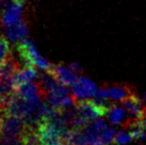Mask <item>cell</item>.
I'll use <instances>...</instances> for the list:
<instances>
[{
	"mask_svg": "<svg viewBox=\"0 0 146 145\" xmlns=\"http://www.w3.org/2000/svg\"><path fill=\"white\" fill-rule=\"evenodd\" d=\"M17 50L19 52L20 56H21L22 60L25 63V66H36L41 70L45 71V72L50 71L52 65L48 63L46 59H44L39 54L38 51L35 48L34 44H33L32 40L26 38L25 40L18 43Z\"/></svg>",
	"mask_w": 146,
	"mask_h": 145,
	"instance_id": "cell-1",
	"label": "cell"
},
{
	"mask_svg": "<svg viewBox=\"0 0 146 145\" xmlns=\"http://www.w3.org/2000/svg\"><path fill=\"white\" fill-rule=\"evenodd\" d=\"M75 107L80 117L88 123L90 121L98 119L100 116L108 114L111 107L100 105V103H96L92 99H90L76 101Z\"/></svg>",
	"mask_w": 146,
	"mask_h": 145,
	"instance_id": "cell-2",
	"label": "cell"
},
{
	"mask_svg": "<svg viewBox=\"0 0 146 145\" xmlns=\"http://www.w3.org/2000/svg\"><path fill=\"white\" fill-rule=\"evenodd\" d=\"M27 128L24 119L2 113L0 115V138L22 137Z\"/></svg>",
	"mask_w": 146,
	"mask_h": 145,
	"instance_id": "cell-3",
	"label": "cell"
},
{
	"mask_svg": "<svg viewBox=\"0 0 146 145\" xmlns=\"http://www.w3.org/2000/svg\"><path fill=\"white\" fill-rule=\"evenodd\" d=\"M46 99L51 105L59 109H68L76 103L75 99L72 93H70L67 85L61 83H59L58 85L47 95Z\"/></svg>",
	"mask_w": 146,
	"mask_h": 145,
	"instance_id": "cell-4",
	"label": "cell"
},
{
	"mask_svg": "<svg viewBox=\"0 0 146 145\" xmlns=\"http://www.w3.org/2000/svg\"><path fill=\"white\" fill-rule=\"evenodd\" d=\"M98 91V85L86 77H79L72 85L71 93L76 101L94 99Z\"/></svg>",
	"mask_w": 146,
	"mask_h": 145,
	"instance_id": "cell-5",
	"label": "cell"
},
{
	"mask_svg": "<svg viewBox=\"0 0 146 145\" xmlns=\"http://www.w3.org/2000/svg\"><path fill=\"white\" fill-rule=\"evenodd\" d=\"M122 107H124V109L126 110L127 114H128L129 118L132 121V126H134V124L136 123L137 119L140 117V115L143 112V105L141 103V101L139 97H136V95H133L131 97H127L126 99L121 103ZM131 126V127H132Z\"/></svg>",
	"mask_w": 146,
	"mask_h": 145,
	"instance_id": "cell-6",
	"label": "cell"
},
{
	"mask_svg": "<svg viewBox=\"0 0 146 145\" xmlns=\"http://www.w3.org/2000/svg\"><path fill=\"white\" fill-rule=\"evenodd\" d=\"M49 73H51L57 79L59 83H64L66 85H73L77 81V73L74 71H72L69 67L62 66V65H54L51 67Z\"/></svg>",
	"mask_w": 146,
	"mask_h": 145,
	"instance_id": "cell-7",
	"label": "cell"
},
{
	"mask_svg": "<svg viewBox=\"0 0 146 145\" xmlns=\"http://www.w3.org/2000/svg\"><path fill=\"white\" fill-rule=\"evenodd\" d=\"M4 32L8 41L12 43H20L25 40L26 36L28 35V26L24 21H21L16 25L4 27Z\"/></svg>",
	"mask_w": 146,
	"mask_h": 145,
	"instance_id": "cell-8",
	"label": "cell"
},
{
	"mask_svg": "<svg viewBox=\"0 0 146 145\" xmlns=\"http://www.w3.org/2000/svg\"><path fill=\"white\" fill-rule=\"evenodd\" d=\"M108 116L110 121L113 124H119V125H122L124 127H131L132 126V121L129 118L126 110L124 109L123 107L112 105L108 113Z\"/></svg>",
	"mask_w": 146,
	"mask_h": 145,
	"instance_id": "cell-9",
	"label": "cell"
},
{
	"mask_svg": "<svg viewBox=\"0 0 146 145\" xmlns=\"http://www.w3.org/2000/svg\"><path fill=\"white\" fill-rule=\"evenodd\" d=\"M22 18V5L13 3L6 11L1 14V22L3 27L13 26L21 22Z\"/></svg>",
	"mask_w": 146,
	"mask_h": 145,
	"instance_id": "cell-10",
	"label": "cell"
},
{
	"mask_svg": "<svg viewBox=\"0 0 146 145\" xmlns=\"http://www.w3.org/2000/svg\"><path fill=\"white\" fill-rule=\"evenodd\" d=\"M36 79H38V75H37V71L34 69V67L25 66V68L20 69L14 75L13 81L15 89H17L21 85H26L28 83H32Z\"/></svg>",
	"mask_w": 146,
	"mask_h": 145,
	"instance_id": "cell-11",
	"label": "cell"
},
{
	"mask_svg": "<svg viewBox=\"0 0 146 145\" xmlns=\"http://www.w3.org/2000/svg\"><path fill=\"white\" fill-rule=\"evenodd\" d=\"M10 55H11V52H10L7 38L0 36V64H3Z\"/></svg>",
	"mask_w": 146,
	"mask_h": 145,
	"instance_id": "cell-12",
	"label": "cell"
},
{
	"mask_svg": "<svg viewBox=\"0 0 146 145\" xmlns=\"http://www.w3.org/2000/svg\"><path fill=\"white\" fill-rule=\"evenodd\" d=\"M132 140L134 139H133L130 132H125L123 130H120V131H118L116 133L113 143L116 145H125V144H128Z\"/></svg>",
	"mask_w": 146,
	"mask_h": 145,
	"instance_id": "cell-13",
	"label": "cell"
},
{
	"mask_svg": "<svg viewBox=\"0 0 146 145\" xmlns=\"http://www.w3.org/2000/svg\"><path fill=\"white\" fill-rule=\"evenodd\" d=\"M0 145H23L22 137H2Z\"/></svg>",
	"mask_w": 146,
	"mask_h": 145,
	"instance_id": "cell-14",
	"label": "cell"
},
{
	"mask_svg": "<svg viewBox=\"0 0 146 145\" xmlns=\"http://www.w3.org/2000/svg\"><path fill=\"white\" fill-rule=\"evenodd\" d=\"M134 126H140V127H143L146 129V109H143L142 114H141L140 117L137 119V121H136V123L134 124Z\"/></svg>",
	"mask_w": 146,
	"mask_h": 145,
	"instance_id": "cell-15",
	"label": "cell"
},
{
	"mask_svg": "<svg viewBox=\"0 0 146 145\" xmlns=\"http://www.w3.org/2000/svg\"><path fill=\"white\" fill-rule=\"evenodd\" d=\"M13 3V0H0V13L2 14L6 11Z\"/></svg>",
	"mask_w": 146,
	"mask_h": 145,
	"instance_id": "cell-16",
	"label": "cell"
},
{
	"mask_svg": "<svg viewBox=\"0 0 146 145\" xmlns=\"http://www.w3.org/2000/svg\"><path fill=\"white\" fill-rule=\"evenodd\" d=\"M69 67L70 69H71L72 71H74L76 73H83V68H82L80 65H78L77 63H72L71 65H69Z\"/></svg>",
	"mask_w": 146,
	"mask_h": 145,
	"instance_id": "cell-17",
	"label": "cell"
},
{
	"mask_svg": "<svg viewBox=\"0 0 146 145\" xmlns=\"http://www.w3.org/2000/svg\"><path fill=\"white\" fill-rule=\"evenodd\" d=\"M140 101L143 105V109H146V91L142 95V97H140Z\"/></svg>",
	"mask_w": 146,
	"mask_h": 145,
	"instance_id": "cell-18",
	"label": "cell"
},
{
	"mask_svg": "<svg viewBox=\"0 0 146 145\" xmlns=\"http://www.w3.org/2000/svg\"><path fill=\"white\" fill-rule=\"evenodd\" d=\"M26 0H13L14 3H17V4H20V5H23V3L25 2Z\"/></svg>",
	"mask_w": 146,
	"mask_h": 145,
	"instance_id": "cell-19",
	"label": "cell"
},
{
	"mask_svg": "<svg viewBox=\"0 0 146 145\" xmlns=\"http://www.w3.org/2000/svg\"><path fill=\"white\" fill-rule=\"evenodd\" d=\"M0 73H1V66H0Z\"/></svg>",
	"mask_w": 146,
	"mask_h": 145,
	"instance_id": "cell-20",
	"label": "cell"
}]
</instances>
